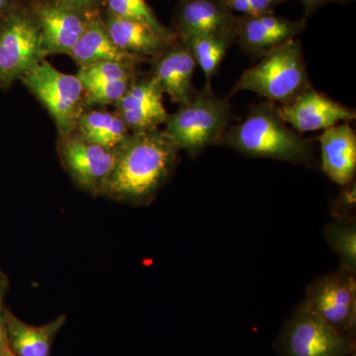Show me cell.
<instances>
[{
    "mask_svg": "<svg viewBox=\"0 0 356 356\" xmlns=\"http://www.w3.org/2000/svg\"><path fill=\"white\" fill-rule=\"evenodd\" d=\"M163 96L153 77H136L127 92L115 104L116 112L131 133L159 129L168 118Z\"/></svg>",
    "mask_w": 356,
    "mask_h": 356,
    "instance_id": "cell-14",
    "label": "cell"
},
{
    "mask_svg": "<svg viewBox=\"0 0 356 356\" xmlns=\"http://www.w3.org/2000/svg\"><path fill=\"white\" fill-rule=\"evenodd\" d=\"M74 132L88 142L110 149H117L131 134L120 115L105 111L83 112Z\"/></svg>",
    "mask_w": 356,
    "mask_h": 356,
    "instance_id": "cell-20",
    "label": "cell"
},
{
    "mask_svg": "<svg viewBox=\"0 0 356 356\" xmlns=\"http://www.w3.org/2000/svg\"><path fill=\"white\" fill-rule=\"evenodd\" d=\"M285 1V0H284ZM305 7L306 17L312 15L318 10L321 7L327 6V4L332 3V2H341V3H346L350 0H299Z\"/></svg>",
    "mask_w": 356,
    "mask_h": 356,
    "instance_id": "cell-29",
    "label": "cell"
},
{
    "mask_svg": "<svg viewBox=\"0 0 356 356\" xmlns=\"http://www.w3.org/2000/svg\"><path fill=\"white\" fill-rule=\"evenodd\" d=\"M69 56L79 67L102 62H121L137 64L138 58L121 51L110 38L102 16L92 18Z\"/></svg>",
    "mask_w": 356,
    "mask_h": 356,
    "instance_id": "cell-19",
    "label": "cell"
},
{
    "mask_svg": "<svg viewBox=\"0 0 356 356\" xmlns=\"http://www.w3.org/2000/svg\"><path fill=\"white\" fill-rule=\"evenodd\" d=\"M278 114L287 125L298 133L327 130L341 123L355 120V110L334 102L308 86L293 102L276 105Z\"/></svg>",
    "mask_w": 356,
    "mask_h": 356,
    "instance_id": "cell-10",
    "label": "cell"
},
{
    "mask_svg": "<svg viewBox=\"0 0 356 356\" xmlns=\"http://www.w3.org/2000/svg\"><path fill=\"white\" fill-rule=\"evenodd\" d=\"M67 317L60 316L44 325L26 324L10 312L3 314L4 330L9 346L18 356H50L51 343Z\"/></svg>",
    "mask_w": 356,
    "mask_h": 356,
    "instance_id": "cell-18",
    "label": "cell"
},
{
    "mask_svg": "<svg viewBox=\"0 0 356 356\" xmlns=\"http://www.w3.org/2000/svg\"><path fill=\"white\" fill-rule=\"evenodd\" d=\"M77 79L83 88L92 84L112 83L136 79L135 64L121 62H102L79 67Z\"/></svg>",
    "mask_w": 356,
    "mask_h": 356,
    "instance_id": "cell-24",
    "label": "cell"
},
{
    "mask_svg": "<svg viewBox=\"0 0 356 356\" xmlns=\"http://www.w3.org/2000/svg\"><path fill=\"white\" fill-rule=\"evenodd\" d=\"M325 240L339 255L341 267L356 271V224L353 221H336L327 225Z\"/></svg>",
    "mask_w": 356,
    "mask_h": 356,
    "instance_id": "cell-22",
    "label": "cell"
},
{
    "mask_svg": "<svg viewBox=\"0 0 356 356\" xmlns=\"http://www.w3.org/2000/svg\"><path fill=\"white\" fill-rule=\"evenodd\" d=\"M134 81L135 79L86 86L83 88V104L107 105L113 104V103L116 104L127 92Z\"/></svg>",
    "mask_w": 356,
    "mask_h": 356,
    "instance_id": "cell-25",
    "label": "cell"
},
{
    "mask_svg": "<svg viewBox=\"0 0 356 356\" xmlns=\"http://www.w3.org/2000/svg\"><path fill=\"white\" fill-rule=\"evenodd\" d=\"M305 28V19H288L274 13L236 15L235 42L248 55L261 57L275 47L297 38Z\"/></svg>",
    "mask_w": 356,
    "mask_h": 356,
    "instance_id": "cell-11",
    "label": "cell"
},
{
    "mask_svg": "<svg viewBox=\"0 0 356 356\" xmlns=\"http://www.w3.org/2000/svg\"><path fill=\"white\" fill-rule=\"evenodd\" d=\"M236 15L221 0H179L172 31L180 41L201 35L235 39Z\"/></svg>",
    "mask_w": 356,
    "mask_h": 356,
    "instance_id": "cell-13",
    "label": "cell"
},
{
    "mask_svg": "<svg viewBox=\"0 0 356 356\" xmlns=\"http://www.w3.org/2000/svg\"><path fill=\"white\" fill-rule=\"evenodd\" d=\"M234 118L228 98L218 97L206 84L177 113L168 115L165 131L180 149L194 156L217 145Z\"/></svg>",
    "mask_w": 356,
    "mask_h": 356,
    "instance_id": "cell-4",
    "label": "cell"
},
{
    "mask_svg": "<svg viewBox=\"0 0 356 356\" xmlns=\"http://www.w3.org/2000/svg\"><path fill=\"white\" fill-rule=\"evenodd\" d=\"M18 1H19V2H20V1H21V0H18Z\"/></svg>",
    "mask_w": 356,
    "mask_h": 356,
    "instance_id": "cell-35",
    "label": "cell"
},
{
    "mask_svg": "<svg viewBox=\"0 0 356 356\" xmlns=\"http://www.w3.org/2000/svg\"><path fill=\"white\" fill-rule=\"evenodd\" d=\"M19 4L18 0H0V17H3L6 13Z\"/></svg>",
    "mask_w": 356,
    "mask_h": 356,
    "instance_id": "cell-31",
    "label": "cell"
},
{
    "mask_svg": "<svg viewBox=\"0 0 356 356\" xmlns=\"http://www.w3.org/2000/svg\"><path fill=\"white\" fill-rule=\"evenodd\" d=\"M2 18H3V17H0V27H1Z\"/></svg>",
    "mask_w": 356,
    "mask_h": 356,
    "instance_id": "cell-34",
    "label": "cell"
},
{
    "mask_svg": "<svg viewBox=\"0 0 356 356\" xmlns=\"http://www.w3.org/2000/svg\"><path fill=\"white\" fill-rule=\"evenodd\" d=\"M191 50L196 65L202 70L206 84L211 86L231 44L235 42L229 35H201L182 41Z\"/></svg>",
    "mask_w": 356,
    "mask_h": 356,
    "instance_id": "cell-21",
    "label": "cell"
},
{
    "mask_svg": "<svg viewBox=\"0 0 356 356\" xmlns=\"http://www.w3.org/2000/svg\"><path fill=\"white\" fill-rule=\"evenodd\" d=\"M302 305L313 312L339 334L355 339V273L339 267L314 280L306 289Z\"/></svg>",
    "mask_w": 356,
    "mask_h": 356,
    "instance_id": "cell-8",
    "label": "cell"
},
{
    "mask_svg": "<svg viewBox=\"0 0 356 356\" xmlns=\"http://www.w3.org/2000/svg\"><path fill=\"white\" fill-rule=\"evenodd\" d=\"M46 57L41 32L31 9L19 4L2 18L0 88H7Z\"/></svg>",
    "mask_w": 356,
    "mask_h": 356,
    "instance_id": "cell-6",
    "label": "cell"
},
{
    "mask_svg": "<svg viewBox=\"0 0 356 356\" xmlns=\"http://www.w3.org/2000/svg\"><path fill=\"white\" fill-rule=\"evenodd\" d=\"M310 86L301 42L295 38L259 57L257 64L243 72L227 98L248 90L283 105Z\"/></svg>",
    "mask_w": 356,
    "mask_h": 356,
    "instance_id": "cell-3",
    "label": "cell"
},
{
    "mask_svg": "<svg viewBox=\"0 0 356 356\" xmlns=\"http://www.w3.org/2000/svg\"><path fill=\"white\" fill-rule=\"evenodd\" d=\"M62 138L60 154L72 177L83 188L102 193L116 165L117 149L93 144L74 131Z\"/></svg>",
    "mask_w": 356,
    "mask_h": 356,
    "instance_id": "cell-9",
    "label": "cell"
},
{
    "mask_svg": "<svg viewBox=\"0 0 356 356\" xmlns=\"http://www.w3.org/2000/svg\"><path fill=\"white\" fill-rule=\"evenodd\" d=\"M232 11L241 15H261L274 13L276 7L284 0H221Z\"/></svg>",
    "mask_w": 356,
    "mask_h": 356,
    "instance_id": "cell-27",
    "label": "cell"
},
{
    "mask_svg": "<svg viewBox=\"0 0 356 356\" xmlns=\"http://www.w3.org/2000/svg\"><path fill=\"white\" fill-rule=\"evenodd\" d=\"M179 151L165 130L131 133L117 147L116 165L102 193L128 202H146L172 175Z\"/></svg>",
    "mask_w": 356,
    "mask_h": 356,
    "instance_id": "cell-1",
    "label": "cell"
},
{
    "mask_svg": "<svg viewBox=\"0 0 356 356\" xmlns=\"http://www.w3.org/2000/svg\"><path fill=\"white\" fill-rule=\"evenodd\" d=\"M104 11L124 19L145 23L165 36H177L159 20L146 0H105Z\"/></svg>",
    "mask_w": 356,
    "mask_h": 356,
    "instance_id": "cell-23",
    "label": "cell"
},
{
    "mask_svg": "<svg viewBox=\"0 0 356 356\" xmlns=\"http://www.w3.org/2000/svg\"><path fill=\"white\" fill-rule=\"evenodd\" d=\"M1 302H2V291H1V283H0V336H1L2 332H3V329H4L3 314H2Z\"/></svg>",
    "mask_w": 356,
    "mask_h": 356,
    "instance_id": "cell-32",
    "label": "cell"
},
{
    "mask_svg": "<svg viewBox=\"0 0 356 356\" xmlns=\"http://www.w3.org/2000/svg\"><path fill=\"white\" fill-rule=\"evenodd\" d=\"M274 348L280 356H350L355 339L343 336L301 305L283 325Z\"/></svg>",
    "mask_w": 356,
    "mask_h": 356,
    "instance_id": "cell-7",
    "label": "cell"
},
{
    "mask_svg": "<svg viewBox=\"0 0 356 356\" xmlns=\"http://www.w3.org/2000/svg\"><path fill=\"white\" fill-rule=\"evenodd\" d=\"M29 8L38 23L46 56L69 55L95 18L43 0H32Z\"/></svg>",
    "mask_w": 356,
    "mask_h": 356,
    "instance_id": "cell-12",
    "label": "cell"
},
{
    "mask_svg": "<svg viewBox=\"0 0 356 356\" xmlns=\"http://www.w3.org/2000/svg\"><path fill=\"white\" fill-rule=\"evenodd\" d=\"M350 356H356V351H355V353H351Z\"/></svg>",
    "mask_w": 356,
    "mask_h": 356,
    "instance_id": "cell-33",
    "label": "cell"
},
{
    "mask_svg": "<svg viewBox=\"0 0 356 356\" xmlns=\"http://www.w3.org/2000/svg\"><path fill=\"white\" fill-rule=\"evenodd\" d=\"M20 81L48 110L62 137L76 130L84 99L83 83L76 76L60 72L43 58Z\"/></svg>",
    "mask_w": 356,
    "mask_h": 356,
    "instance_id": "cell-5",
    "label": "cell"
},
{
    "mask_svg": "<svg viewBox=\"0 0 356 356\" xmlns=\"http://www.w3.org/2000/svg\"><path fill=\"white\" fill-rule=\"evenodd\" d=\"M323 172L341 186L355 180L356 135L350 123H341L323 131L320 136Z\"/></svg>",
    "mask_w": 356,
    "mask_h": 356,
    "instance_id": "cell-17",
    "label": "cell"
},
{
    "mask_svg": "<svg viewBox=\"0 0 356 356\" xmlns=\"http://www.w3.org/2000/svg\"><path fill=\"white\" fill-rule=\"evenodd\" d=\"M0 356H18L13 353L9 346L8 341L6 334V330L3 329L1 336H0Z\"/></svg>",
    "mask_w": 356,
    "mask_h": 356,
    "instance_id": "cell-30",
    "label": "cell"
},
{
    "mask_svg": "<svg viewBox=\"0 0 356 356\" xmlns=\"http://www.w3.org/2000/svg\"><path fill=\"white\" fill-rule=\"evenodd\" d=\"M102 19L113 43L121 51L140 60L158 57L178 40L177 36L159 34L145 23L124 19L105 11Z\"/></svg>",
    "mask_w": 356,
    "mask_h": 356,
    "instance_id": "cell-16",
    "label": "cell"
},
{
    "mask_svg": "<svg viewBox=\"0 0 356 356\" xmlns=\"http://www.w3.org/2000/svg\"><path fill=\"white\" fill-rule=\"evenodd\" d=\"M343 187V191H341L334 202L332 203V215L336 218V221H353V220H355L356 207L355 180Z\"/></svg>",
    "mask_w": 356,
    "mask_h": 356,
    "instance_id": "cell-26",
    "label": "cell"
},
{
    "mask_svg": "<svg viewBox=\"0 0 356 356\" xmlns=\"http://www.w3.org/2000/svg\"><path fill=\"white\" fill-rule=\"evenodd\" d=\"M196 65L187 44L178 39L154 58L151 76L173 103L184 105L198 91L192 83Z\"/></svg>",
    "mask_w": 356,
    "mask_h": 356,
    "instance_id": "cell-15",
    "label": "cell"
},
{
    "mask_svg": "<svg viewBox=\"0 0 356 356\" xmlns=\"http://www.w3.org/2000/svg\"><path fill=\"white\" fill-rule=\"evenodd\" d=\"M217 145L252 158L310 166L316 163L312 140L288 127L278 114L276 105L269 102L254 105L241 123L229 125Z\"/></svg>",
    "mask_w": 356,
    "mask_h": 356,
    "instance_id": "cell-2",
    "label": "cell"
},
{
    "mask_svg": "<svg viewBox=\"0 0 356 356\" xmlns=\"http://www.w3.org/2000/svg\"><path fill=\"white\" fill-rule=\"evenodd\" d=\"M43 1L67 7L88 17L102 16L105 9V0H43Z\"/></svg>",
    "mask_w": 356,
    "mask_h": 356,
    "instance_id": "cell-28",
    "label": "cell"
}]
</instances>
